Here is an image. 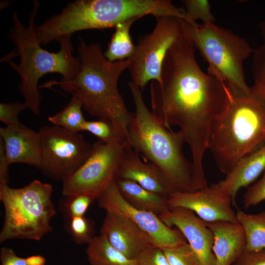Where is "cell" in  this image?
Listing matches in <instances>:
<instances>
[{
	"label": "cell",
	"mask_w": 265,
	"mask_h": 265,
	"mask_svg": "<svg viewBox=\"0 0 265 265\" xmlns=\"http://www.w3.org/2000/svg\"><path fill=\"white\" fill-rule=\"evenodd\" d=\"M137 19H133L117 24L107 48L104 53L105 57L110 62L130 59L133 55L135 45L130 34V28Z\"/></svg>",
	"instance_id": "obj_22"
},
{
	"label": "cell",
	"mask_w": 265,
	"mask_h": 265,
	"mask_svg": "<svg viewBox=\"0 0 265 265\" xmlns=\"http://www.w3.org/2000/svg\"><path fill=\"white\" fill-rule=\"evenodd\" d=\"M7 162L25 163L39 168L41 162L42 144L40 133L22 123L0 128Z\"/></svg>",
	"instance_id": "obj_15"
},
{
	"label": "cell",
	"mask_w": 265,
	"mask_h": 265,
	"mask_svg": "<svg viewBox=\"0 0 265 265\" xmlns=\"http://www.w3.org/2000/svg\"><path fill=\"white\" fill-rule=\"evenodd\" d=\"M86 252L90 265H135L113 247L102 235L95 236L87 244Z\"/></svg>",
	"instance_id": "obj_20"
},
{
	"label": "cell",
	"mask_w": 265,
	"mask_h": 265,
	"mask_svg": "<svg viewBox=\"0 0 265 265\" xmlns=\"http://www.w3.org/2000/svg\"><path fill=\"white\" fill-rule=\"evenodd\" d=\"M232 265H265V249L244 251Z\"/></svg>",
	"instance_id": "obj_34"
},
{
	"label": "cell",
	"mask_w": 265,
	"mask_h": 265,
	"mask_svg": "<svg viewBox=\"0 0 265 265\" xmlns=\"http://www.w3.org/2000/svg\"><path fill=\"white\" fill-rule=\"evenodd\" d=\"M265 201V170L262 178L248 187L243 195V205L245 209Z\"/></svg>",
	"instance_id": "obj_32"
},
{
	"label": "cell",
	"mask_w": 265,
	"mask_h": 265,
	"mask_svg": "<svg viewBox=\"0 0 265 265\" xmlns=\"http://www.w3.org/2000/svg\"><path fill=\"white\" fill-rule=\"evenodd\" d=\"M115 181L123 197L134 208L158 216L169 210L168 197L149 191L131 180Z\"/></svg>",
	"instance_id": "obj_19"
},
{
	"label": "cell",
	"mask_w": 265,
	"mask_h": 265,
	"mask_svg": "<svg viewBox=\"0 0 265 265\" xmlns=\"http://www.w3.org/2000/svg\"><path fill=\"white\" fill-rule=\"evenodd\" d=\"M134 260L135 265H170L162 249L156 245L144 250Z\"/></svg>",
	"instance_id": "obj_33"
},
{
	"label": "cell",
	"mask_w": 265,
	"mask_h": 265,
	"mask_svg": "<svg viewBox=\"0 0 265 265\" xmlns=\"http://www.w3.org/2000/svg\"><path fill=\"white\" fill-rule=\"evenodd\" d=\"M265 170V144L238 160L226 178L215 185L231 198L233 205L236 206L238 191L253 183Z\"/></svg>",
	"instance_id": "obj_18"
},
{
	"label": "cell",
	"mask_w": 265,
	"mask_h": 265,
	"mask_svg": "<svg viewBox=\"0 0 265 265\" xmlns=\"http://www.w3.org/2000/svg\"><path fill=\"white\" fill-rule=\"evenodd\" d=\"M236 216L245 237V251L265 249V211L257 213H247L238 210Z\"/></svg>",
	"instance_id": "obj_21"
},
{
	"label": "cell",
	"mask_w": 265,
	"mask_h": 265,
	"mask_svg": "<svg viewBox=\"0 0 265 265\" xmlns=\"http://www.w3.org/2000/svg\"><path fill=\"white\" fill-rule=\"evenodd\" d=\"M28 108L25 102H13L0 104V121L6 126L21 124L19 120V114Z\"/></svg>",
	"instance_id": "obj_31"
},
{
	"label": "cell",
	"mask_w": 265,
	"mask_h": 265,
	"mask_svg": "<svg viewBox=\"0 0 265 265\" xmlns=\"http://www.w3.org/2000/svg\"><path fill=\"white\" fill-rule=\"evenodd\" d=\"M39 3L34 1L33 10L29 16L27 26L20 21L18 14H13V26L8 36L16 46L20 56V63L12 59L6 60L9 65L19 75L21 82L19 89L25 99L28 108L35 115L40 114L41 95L38 89L41 78L48 73H58L61 80H69L78 73L80 61L73 55L71 36H64L57 40L60 49L56 53L50 52L42 48L36 32L35 19Z\"/></svg>",
	"instance_id": "obj_4"
},
{
	"label": "cell",
	"mask_w": 265,
	"mask_h": 265,
	"mask_svg": "<svg viewBox=\"0 0 265 265\" xmlns=\"http://www.w3.org/2000/svg\"><path fill=\"white\" fill-rule=\"evenodd\" d=\"M8 164L5 155L3 142L0 138V184H7Z\"/></svg>",
	"instance_id": "obj_35"
},
{
	"label": "cell",
	"mask_w": 265,
	"mask_h": 265,
	"mask_svg": "<svg viewBox=\"0 0 265 265\" xmlns=\"http://www.w3.org/2000/svg\"><path fill=\"white\" fill-rule=\"evenodd\" d=\"M169 208H183L191 211L206 222L238 223L231 198L212 184L193 192L174 191L168 197Z\"/></svg>",
	"instance_id": "obj_12"
},
{
	"label": "cell",
	"mask_w": 265,
	"mask_h": 265,
	"mask_svg": "<svg viewBox=\"0 0 265 265\" xmlns=\"http://www.w3.org/2000/svg\"><path fill=\"white\" fill-rule=\"evenodd\" d=\"M52 186L38 180L19 188L0 184V200L4 219L0 242L20 238L39 240L53 230L51 220L56 211Z\"/></svg>",
	"instance_id": "obj_7"
},
{
	"label": "cell",
	"mask_w": 265,
	"mask_h": 265,
	"mask_svg": "<svg viewBox=\"0 0 265 265\" xmlns=\"http://www.w3.org/2000/svg\"><path fill=\"white\" fill-rule=\"evenodd\" d=\"M1 265H45V258L41 255H33L27 258L18 256L11 248L3 247L0 249Z\"/></svg>",
	"instance_id": "obj_29"
},
{
	"label": "cell",
	"mask_w": 265,
	"mask_h": 265,
	"mask_svg": "<svg viewBox=\"0 0 265 265\" xmlns=\"http://www.w3.org/2000/svg\"><path fill=\"white\" fill-rule=\"evenodd\" d=\"M42 144L39 169L51 179L63 182L84 162L92 147L79 133L60 127L40 128Z\"/></svg>",
	"instance_id": "obj_10"
},
{
	"label": "cell",
	"mask_w": 265,
	"mask_h": 265,
	"mask_svg": "<svg viewBox=\"0 0 265 265\" xmlns=\"http://www.w3.org/2000/svg\"><path fill=\"white\" fill-rule=\"evenodd\" d=\"M82 104L78 98L72 96L68 104L61 110L49 116L48 120L54 126L68 131L79 133L86 120L82 109Z\"/></svg>",
	"instance_id": "obj_24"
},
{
	"label": "cell",
	"mask_w": 265,
	"mask_h": 265,
	"mask_svg": "<svg viewBox=\"0 0 265 265\" xmlns=\"http://www.w3.org/2000/svg\"><path fill=\"white\" fill-rule=\"evenodd\" d=\"M159 216L167 226L181 232L202 265H215L213 235L206 221L183 208H170Z\"/></svg>",
	"instance_id": "obj_13"
},
{
	"label": "cell",
	"mask_w": 265,
	"mask_h": 265,
	"mask_svg": "<svg viewBox=\"0 0 265 265\" xmlns=\"http://www.w3.org/2000/svg\"><path fill=\"white\" fill-rule=\"evenodd\" d=\"M79 39L80 66L76 76L69 80H52L39 88L57 85L78 98L83 109L93 116L109 121L130 146L128 129L133 112L127 107L118 88L119 78L128 68L130 60L110 62L104 56L99 43L87 44L80 37Z\"/></svg>",
	"instance_id": "obj_2"
},
{
	"label": "cell",
	"mask_w": 265,
	"mask_h": 265,
	"mask_svg": "<svg viewBox=\"0 0 265 265\" xmlns=\"http://www.w3.org/2000/svg\"><path fill=\"white\" fill-rule=\"evenodd\" d=\"M262 39L252 54V72L254 83L251 93L265 106V21L259 25Z\"/></svg>",
	"instance_id": "obj_23"
},
{
	"label": "cell",
	"mask_w": 265,
	"mask_h": 265,
	"mask_svg": "<svg viewBox=\"0 0 265 265\" xmlns=\"http://www.w3.org/2000/svg\"><path fill=\"white\" fill-rule=\"evenodd\" d=\"M207 224L213 235L215 265H232L245 250V237L241 225L227 221Z\"/></svg>",
	"instance_id": "obj_17"
},
{
	"label": "cell",
	"mask_w": 265,
	"mask_h": 265,
	"mask_svg": "<svg viewBox=\"0 0 265 265\" xmlns=\"http://www.w3.org/2000/svg\"><path fill=\"white\" fill-rule=\"evenodd\" d=\"M100 235L130 260H134L144 250L156 245L153 238L131 220L109 212H106Z\"/></svg>",
	"instance_id": "obj_14"
},
{
	"label": "cell",
	"mask_w": 265,
	"mask_h": 265,
	"mask_svg": "<svg viewBox=\"0 0 265 265\" xmlns=\"http://www.w3.org/2000/svg\"><path fill=\"white\" fill-rule=\"evenodd\" d=\"M140 157L132 148L126 147L115 180H131L149 191L168 197L174 189L154 166Z\"/></svg>",
	"instance_id": "obj_16"
},
{
	"label": "cell",
	"mask_w": 265,
	"mask_h": 265,
	"mask_svg": "<svg viewBox=\"0 0 265 265\" xmlns=\"http://www.w3.org/2000/svg\"><path fill=\"white\" fill-rule=\"evenodd\" d=\"M128 86L135 106L128 129L130 146L159 172L174 191H194L192 164L183 153L182 133L159 123L146 106L142 90L132 81Z\"/></svg>",
	"instance_id": "obj_3"
},
{
	"label": "cell",
	"mask_w": 265,
	"mask_h": 265,
	"mask_svg": "<svg viewBox=\"0 0 265 265\" xmlns=\"http://www.w3.org/2000/svg\"><path fill=\"white\" fill-rule=\"evenodd\" d=\"M152 31L141 37L129 59L132 82L142 91L151 81H161L165 56L182 34L181 19L172 16L156 17Z\"/></svg>",
	"instance_id": "obj_9"
},
{
	"label": "cell",
	"mask_w": 265,
	"mask_h": 265,
	"mask_svg": "<svg viewBox=\"0 0 265 265\" xmlns=\"http://www.w3.org/2000/svg\"><path fill=\"white\" fill-rule=\"evenodd\" d=\"M97 200L101 208L128 218L150 236L156 245L161 248L171 247L187 242L178 229L168 227L156 214L136 209L122 196L115 181Z\"/></svg>",
	"instance_id": "obj_11"
},
{
	"label": "cell",
	"mask_w": 265,
	"mask_h": 265,
	"mask_svg": "<svg viewBox=\"0 0 265 265\" xmlns=\"http://www.w3.org/2000/svg\"><path fill=\"white\" fill-rule=\"evenodd\" d=\"M264 144L265 106L251 93L231 92L226 107L213 122L209 140L218 169L227 175L238 160Z\"/></svg>",
	"instance_id": "obj_5"
},
{
	"label": "cell",
	"mask_w": 265,
	"mask_h": 265,
	"mask_svg": "<svg viewBox=\"0 0 265 265\" xmlns=\"http://www.w3.org/2000/svg\"><path fill=\"white\" fill-rule=\"evenodd\" d=\"M183 33L208 64V73L223 82L234 94L248 96L243 62L254 49L243 37L214 23L191 25L181 20Z\"/></svg>",
	"instance_id": "obj_6"
},
{
	"label": "cell",
	"mask_w": 265,
	"mask_h": 265,
	"mask_svg": "<svg viewBox=\"0 0 265 265\" xmlns=\"http://www.w3.org/2000/svg\"><path fill=\"white\" fill-rule=\"evenodd\" d=\"M195 50L182 31L165 56L160 82L152 81L150 91L153 114L169 129L179 127L191 151L193 176L202 180L212 126L231 92L224 82L202 71Z\"/></svg>",
	"instance_id": "obj_1"
},
{
	"label": "cell",
	"mask_w": 265,
	"mask_h": 265,
	"mask_svg": "<svg viewBox=\"0 0 265 265\" xmlns=\"http://www.w3.org/2000/svg\"><path fill=\"white\" fill-rule=\"evenodd\" d=\"M162 249L170 265H202L187 242Z\"/></svg>",
	"instance_id": "obj_28"
},
{
	"label": "cell",
	"mask_w": 265,
	"mask_h": 265,
	"mask_svg": "<svg viewBox=\"0 0 265 265\" xmlns=\"http://www.w3.org/2000/svg\"><path fill=\"white\" fill-rule=\"evenodd\" d=\"M182 1L190 24H197V20H201L202 23H214L215 18L211 12L208 0H183Z\"/></svg>",
	"instance_id": "obj_27"
},
{
	"label": "cell",
	"mask_w": 265,
	"mask_h": 265,
	"mask_svg": "<svg viewBox=\"0 0 265 265\" xmlns=\"http://www.w3.org/2000/svg\"><path fill=\"white\" fill-rule=\"evenodd\" d=\"M81 131L88 132L96 136L99 140L105 143L119 142L128 146L117 134L112 124L106 120H86L82 126Z\"/></svg>",
	"instance_id": "obj_25"
},
{
	"label": "cell",
	"mask_w": 265,
	"mask_h": 265,
	"mask_svg": "<svg viewBox=\"0 0 265 265\" xmlns=\"http://www.w3.org/2000/svg\"><path fill=\"white\" fill-rule=\"evenodd\" d=\"M64 204L65 212L68 217L83 216L94 199L83 194L66 197Z\"/></svg>",
	"instance_id": "obj_30"
},
{
	"label": "cell",
	"mask_w": 265,
	"mask_h": 265,
	"mask_svg": "<svg viewBox=\"0 0 265 265\" xmlns=\"http://www.w3.org/2000/svg\"><path fill=\"white\" fill-rule=\"evenodd\" d=\"M126 147L119 142H95L84 162L62 182L63 195L83 194L99 198L115 180Z\"/></svg>",
	"instance_id": "obj_8"
},
{
	"label": "cell",
	"mask_w": 265,
	"mask_h": 265,
	"mask_svg": "<svg viewBox=\"0 0 265 265\" xmlns=\"http://www.w3.org/2000/svg\"><path fill=\"white\" fill-rule=\"evenodd\" d=\"M68 230L73 240L77 243H88L95 236L93 223L83 216L68 217Z\"/></svg>",
	"instance_id": "obj_26"
}]
</instances>
